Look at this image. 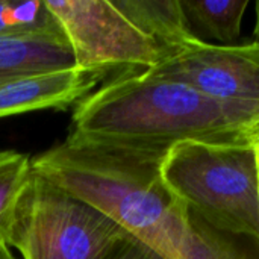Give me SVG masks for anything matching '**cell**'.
Returning a JSON list of instances; mask_svg holds the SVG:
<instances>
[{
    "instance_id": "obj_5",
    "label": "cell",
    "mask_w": 259,
    "mask_h": 259,
    "mask_svg": "<svg viewBox=\"0 0 259 259\" xmlns=\"http://www.w3.org/2000/svg\"><path fill=\"white\" fill-rule=\"evenodd\" d=\"M219 100L259 105V42L212 46L199 41L181 47L150 68Z\"/></svg>"
},
{
    "instance_id": "obj_12",
    "label": "cell",
    "mask_w": 259,
    "mask_h": 259,
    "mask_svg": "<svg viewBox=\"0 0 259 259\" xmlns=\"http://www.w3.org/2000/svg\"><path fill=\"white\" fill-rule=\"evenodd\" d=\"M103 259H158L156 255L147 249L143 243L127 235L121 240Z\"/></svg>"
},
{
    "instance_id": "obj_7",
    "label": "cell",
    "mask_w": 259,
    "mask_h": 259,
    "mask_svg": "<svg viewBox=\"0 0 259 259\" xmlns=\"http://www.w3.org/2000/svg\"><path fill=\"white\" fill-rule=\"evenodd\" d=\"M74 67L73 52L64 35L0 36V82L26 73Z\"/></svg>"
},
{
    "instance_id": "obj_2",
    "label": "cell",
    "mask_w": 259,
    "mask_h": 259,
    "mask_svg": "<svg viewBox=\"0 0 259 259\" xmlns=\"http://www.w3.org/2000/svg\"><path fill=\"white\" fill-rule=\"evenodd\" d=\"M159 176L206 225L259 240V143H179L161 158Z\"/></svg>"
},
{
    "instance_id": "obj_16",
    "label": "cell",
    "mask_w": 259,
    "mask_h": 259,
    "mask_svg": "<svg viewBox=\"0 0 259 259\" xmlns=\"http://www.w3.org/2000/svg\"><path fill=\"white\" fill-rule=\"evenodd\" d=\"M156 258H158V256H156ZM158 259H161V258H158Z\"/></svg>"
},
{
    "instance_id": "obj_1",
    "label": "cell",
    "mask_w": 259,
    "mask_h": 259,
    "mask_svg": "<svg viewBox=\"0 0 259 259\" xmlns=\"http://www.w3.org/2000/svg\"><path fill=\"white\" fill-rule=\"evenodd\" d=\"M258 121L259 105L219 100L141 70L115 76L82 99L74 106L70 134L105 146L164 155L185 141L252 140Z\"/></svg>"
},
{
    "instance_id": "obj_9",
    "label": "cell",
    "mask_w": 259,
    "mask_h": 259,
    "mask_svg": "<svg viewBox=\"0 0 259 259\" xmlns=\"http://www.w3.org/2000/svg\"><path fill=\"white\" fill-rule=\"evenodd\" d=\"M249 0H181L188 33L212 46H237Z\"/></svg>"
},
{
    "instance_id": "obj_11",
    "label": "cell",
    "mask_w": 259,
    "mask_h": 259,
    "mask_svg": "<svg viewBox=\"0 0 259 259\" xmlns=\"http://www.w3.org/2000/svg\"><path fill=\"white\" fill-rule=\"evenodd\" d=\"M2 35H64L44 0H0Z\"/></svg>"
},
{
    "instance_id": "obj_10",
    "label": "cell",
    "mask_w": 259,
    "mask_h": 259,
    "mask_svg": "<svg viewBox=\"0 0 259 259\" xmlns=\"http://www.w3.org/2000/svg\"><path fill=\"white\" fill-rule=\"evenodd\" d=\"M32 173V159L15 150H0V244L8 246L17 203Z\"/></svg>"
},
{
    "instance_id": "obj_14",
    "label": "cell",
    "mask_w": 259,
    "mask_h": 259,
    "mask_svg": "<svg viewBox=\"0 0 259 259\" xmlns=\"http://www.w3.org/2000/svg\"><path fill=\"white\" fill-rule=\"evenodd\" d=\"M256 23H255V30H253V35H255V39L253 41H256L259 42V0L256 2Z\"/></svg>"
},
{
    "instance_id": "obj_15",
    "label": "cell",
    "mask_w": 259,
    "mask_h": 259,
    "mask_svg": "<svg viewBox=\"0 0 259 259\" xmlns=\"http://www.w3.org/2000/svg\"><path fill=\"white\" fill-rule=\"evenodd\" d=\"M252 140L259 143V121L256 123V126H255V129H253V132H252Z\"/></svg>"
},
{
    "instance_id": "obj_3",
    "label": "cell",
    "mask_w": 259,
    "mask_h": 259,
    "mask_svg": "<svg viewBox=\"0 0 259 259\" xmlns=\"http://www.w3.org/2000/svg\"><path fill=\"white\" fill-rule=\"evenodd\" d=\"M129 234L32 168L8 237L23 259H103Z\"/></svg>"
},
{
    "instance_id": "obj_8",
    "label": "cell",
    "mask_w": 259,
    "mask_h": 259,
    "mask_svg": "<svg viewBox=\"0 0 259 259\" xmlns=\"http://www.w3.org/2000/svg\"><path fill=\"white\" fill-rule=\"evenodd\" d=\"M112 2L141 32L155 41V44L162 52V59L194 41L188 33L181 0Z\"/></svg>"
},
{
    "instance_id": "obj_6",
    "label": "cell",
    "mask_w": 259,
    "mask_h": 259,
    "mask_svg": "<svg viewBox=\"0 0 259 259\" xmlns=\"http://www.w3.org/2000/svg\"><path fill=\"white\" fill-rule=\"evenodd\" d=\"M106 77L96 71L62 68L33 71L0 82V118L39 109H65L91 94Z\"/></svg>"
},
{
    "instance_id": "obj_4",
    "label": "cell",
    "mask_w": 259,
    "mask_h": 259,
    "mask_svg": "<svg viewBox=\"0 0 259 259\" xmlns=\"http://www.w3.org/2000/svg\"><path fill=\"white\" fill-rule=\"evenodd\" d=\"M67 38L76 68L96 71L106 80L150 70L162 52L112 0H44ZM105 80V82H106Z\"/></svg>"
},
{
    "instance_id": "obj_13",
    "label": "cell",
    "mask_w": 259,
    "mask_h": 259,
    "mask_svg": "<svg viewBox=\"0 0 259 259\" xmlns=\"http://www.w3.org/2000/svg\"><path fill=\"white\" fill-rule=\"evenodd\" d=\"M0 259H17V258L11 253V250H9V247H8V246L0 244Z\"/></svg>"
}]
</instances>
